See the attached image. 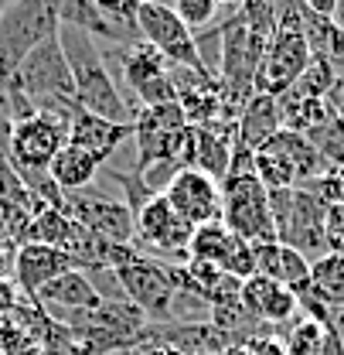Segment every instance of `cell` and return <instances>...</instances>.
<instances>
[{
  "mask_svg": "<svg viewBox=\"0 0 344 355\" xmlns=\"http://www.w3.org/2000/svg\"><path fill=\"white\" fill-rule=\"evenodd\" d=\"M58 42L65 51L69 72H72V86H75V103L79 110H89L102 120L113 123H133V110L127 106L123 92L113 83V72L106 65V55L99 51V44L92 35L79 28H58Z\"/></svg>",
  "mask_w": 344,
  "mask_h": 355,
  "instance_id": "obj_1",
  "label": "cell"
},
{
  "mask_svg": "<svg viewBox=\"0 0 344 355\" xmlns=\"http://www.w3.org/2000/svg\"><path fill=\"white\" fill-rule=\"evenodd\" d=\"M17 92H24V99L44 110V113H58V116H72V110L79 106L75 103V86H72V72H69V62H65V51L58 35L48 38L44 44H38L17 69L10 79H3Z\"/></svg>",
  "mask_w": 344,
  "mask_h": 355,
  "instance_id": "obj_2",
  "label": "cell"
},
{
  "mask_svg": "<svg viewBox=\"0 0 344 355\" xmlns=\"http://www.w3.org/2000/svg\"><path fill=\"white\" fill-rule=\"evenodd\" d=\"M133 140H136V171L140 175L154 164L191 168V123L177 103L136 110L133 113Z\"/></svg>",
  "mask_w": 344,
  "mask_h": 355,
  "instance_id": "obj_3",
  "label": "cell"
},
{
  "mask_svg": "<svg viewBox=\"0 0 344 355\" xmlns=\"http://www.w3.org/2000/svg\"><path fill=\"white\" fill-rule=\"evenodd\" d=\"M62 28L58 0H14L0 14V83Z\"/></svg>",
  "mask_w": 344,
  "mask_h": 355,
  "instance_id": "obj_4",
  "label": "cell"
},
{
  "mask_svg": "<svg viewBox=\"0 0 344 355\" xmlns=\"http://www.w3.org/2000/svg\"><path fill=\"white\" fill-rule=\"evenodd\" d=\"M269 212H273V229L280 243L293 246L310 263L327 253L324 246V212L327 209L307 188L269 191Z\"/></svg>",
  "mask_w": 344,
  "mask_h": 355,
  "instance_id": "obj_5",
  "label": "cell"
},
{
  "mask_svg": "<svg viewBox=\"0 0 344 355\" xmlns=\"http://www.w3.org/2000/svg\"><path fill=\"white\" fill-rule=\"evenodd\" d=\"M221 225L249 246L276 239L273 212H269V191L259 184V178L253 171L228 175L221 181Z\"/></svg>",
  "mask_w": 344,
  "mask_h": 355,
  "instance_id": "obj_6",
  "label": "cell"
},
{
  "mask_svg": "<svg viewBox=\"0 0 344 355\" xmlns=\"http://www.w3.org/2000/svg\"><path fill=\"white\" fill-rule=\"evenodd\" d=\"M133 24H136L140 42H147L154 51H161V55L168 58V65H174V69H194V72H208V76H215V72L205 65L194 35H191V31L184 28V21L174 14V7L143 0L140 10H136V21H133Z\"/></svg>",
  "mask_w": 344,
  "mask_h": 355,
  "instance_id": "obj_7",
  "label": "cell"
},
{
  "mask_svg": "<svg viewBox=\"0 0 344 355\" xmlns=\"http://www.w3.org/2000/svg\"><path fill=\"white\" fill-rule=\"evenodd\" d=\"M65 144H69V120L38 110L28 120L10 123L3 154L14 161L17 171H48V164Z\"/></svg>",
  "mask_w": 344,
  "mask_h": 355,
  "instance_id": "obj_8",
  "label": "cell"
},
{
  "mask_svg": "<svg viewBox=\"0 0 344 355\" xmlns=\"http://www.w3.org/2000/svg\"><path fill=\"white\" fill-rule=\"evenodd\" d=\"M116 280H120L127 301L133 308H140L143 318H154V321H171L174 318L177 287H174L168 263L150 260V257L133 250L127 257V263L116 266Z\"/></svg>",
  "mask_w": 344,
  "mask_h": 355,
  "instance_id": "obj_9",
  "label": "cell"
},
{
  "mask_svg": "<svg viewBox=\"0 0 344 355\" xmlns=\"http://www.w3.org/2000/svg\"><path fill=\"white\" fill-rule=\"evenodd\" d=\"M310 44L303 38V24H276L269 42H266V51L259 58L256 69V92H266V96H283L290 92L293 83L303 76V69L310 65Z\"/></svg>",
  "mask_w": 344,
  "mask_h": 355,
  "instance_id": "obj_10",
  "label": "cell"
},
{
  "mask_svg": "<svg viewBox=\"0 0 344 355\" xmlns=\"http://www.w3.org/2000/svg\"><path fill=\"white\" fill-rule=\"evenodd\" d=\"M191 225L181 219L168 205L164 195L150 198L136 216H133V250L150 260H188V243H191Z\"/></svg>",
  "mask_w": 344,
  "mask_h": 355,
  "instance_id": "obj_11",
  "label": "cell"
},
{
  "mask_svg": "<svg viewBox=\"0 0 344 355\" xmlns=\"http://www.w3.org/2000/svg\"><path fill=\"white\" fill-rule=\"evenodd\" d=\"M65 212L79 222L86 232L109 246H129L133 243V216L123 205V198H113L99 188H82L65 195Z\"/></svg>",
  "mask_w": 344,
  "mask_h": 355,
  "instance_id": "obj_12",
  "label": "cell"
},
{
  "mask_svg": "<svg viewBox=\"0 0 344 355\" xmlns=\"http://www.w3.org/2000/svg\"><path fill=\"white\" fill-rule=\"evenodd\" d=\"M161 195L191 229L208 225V222H221V184L215 178L194 171V168L177 171Z\"/></svg>",
  "mask_w": 344,
  "mask_h": 355,
  "instance_id": "obj_13",
  "label": "cell"
},
{
  "mask_svg": "<svg viewBox=\"0 0 344 355\" xmlns=\"http://www.w3.org/2000/svg\"><path fill=\"white\" fill-rule=\"evenodd\" d=\"M65 270H75V260L65 250L44 246V243H24L14 253V284L21 294L35 297L44 284H51L55 277H62Z\"/></svg>",
  "mask_w": 344,
  "mask_h": 355,
  "instance_id": "obj_14",
  "label": "cell"
},
{
  "mask_svg": "<svg viewBox=\"0 0 344 355\" xmlns=\"http://www.w3.org/2000/svg\"><path fill=\"white\" fill-rule=\"evenodd\" d=\"M35 301L48 318H62V321L69 314H82V311H92L96 304H102V297L96 294L92 280L86 277V270H65L62 277L44 284L35 294Z\"/></svg>",
  "mask_w": 344,
  "mask_h": 355,
  "instance_id": "obj_15",
  "label": "cell"
},
{
  "mask_svg": "<svg viewBox=\"0 0 344 355\" xmlns=\"http://www.w3.org/2000/svg\"><path fill=\"white\" fill-rule=\"evenodd\" d=\"M239 297H242V308L249 311V318H256L259 324H287L300 311V301L293 291H287L283 284H276L262 273L242 280Z\"/></svg>",
  "mask_w": 344,
  "mask_h": 355,
  "instance_id": "obj_16",
  "label": "cell"
},
{
  "mask_svg": "<svg viewBox=\"0 0 344 355\" xmlns=\"http://www.w3.org/2000/svg\"><path fill=\"white\" fill-rule=\"evenodd\" d=\"M232 147H235V123H191V168L215 178L218 184L228 178L232 168Z\"/></svg>",
  "mask_w": 344,
  "mask_h": 355,
  "instance_id": "obj_17",
  "label": "cell"
},
{
  "mask_svg": "<svg viewBox=\"0 0 344 355\" xmlns=\"http://www.w3.org/2000/svg\"><path fill=\"white\" fill-rule=\"evenodd\" d=\"M129 137H133V123H113L89 110H79V106L69 116V144L96 154L99 161H109L120 150V144H127Z\"/></svg>",
  "mask_w": 344,
  "mask_h": 355,
  "instance_id": "obj_18",
  "label": "cell"
},
{
  "mask_svg": "<svg viewBox=\"0 0 344 355\" xmlns=\"http://www.w3.org/2000/svg\"><path fill=\"white\" fill-rule=\"evenodd\" d=\"M283 130V113H280V99L266 96V92H253L249 103L242 106L239 120H235V147L256 154L259 147Z\"/></svg>",
  "mask_w": 344,
  "mask_h": 355,
  "instance_id": "obj_19",
  "label": "cell"
},
{
  "mask_svg": "<svg viewBox=\"0 0 344 355\" xmlns=\"http://www.w3.org/2000/svg\"><path fill=\"white\" fill-rule=\"evenodd\" d=\"M253 253H256V273L276 280V284H283L287 291L297 294V291H303V287L310 284V260H307L303 253H297L293 246L273 239V243L253 246Z\"/></svg>",
  "mask_w": 344,
  "mask_h": 355,
  "instance_id": "obj_20",
  "label": "cell"
},
{
  "mask_svg": "<svg viewBox=\"0 0 344 355\" xmlns=\"http://www.w3.org/2000/svg\"><path fill=\"white\" fill-rule=\"evenodd\" d=\"M102 164L106 161H99L96 154H89L82 147H75V144H65L58 154H55V161L48 164V178L55 181V188L62 191V195H69V191H82L89 188L96 175L102 171Z\"/></svg>",
  "mask_w": 344,
  "mask_h": 355,
  "instance_id": "obj_21",
  "label": "cell"
},
{
  "mask_svg": "<svg viewBox=\"0 0 344 355\" xmlns=\"http://www.w3.org/2000/svg\"><path fill=\"white\" fill-rule=\"evenodd\" d=\"M116 65H120L123 83H127L133 92H140L147 83H154V79H161V76H168V69H171L168 58H164L161 51H154L147 42L120 44V51H116Z\"/></svg>",
  "mask_w": 344,
  "mask_h": 355,
  "instance_id": "obj_22",
  "label": "cell"
},
{
  "mask_svg": "<svg viewBox=\"0 0 344 355\" xmlns=\"http://www.w3.org/2000/svg\"><path fill=\"white\" fill-rule=\"evenodd\" d=\"M242 246V239H235L221 222H208V225H198L191 232V243H188V260H201V263H212L225 273V266L232 263L235 250Z\"/></svg>",
  "mask_w": 344,
  "mask_h": 355,
  "instance_id": "obj_23",
  "label": "cell"
},
{
  "mask_svg": "<svg viewBox=\"0 0 344 355\" xmlns=\"http://www.w3.org/2000/svg\"><path fill=\"white\" fill-rule=\"evenodd\" d=\"M82 225L72 219L65 209H42L35 219H31V232H28V243H44V246H55V250H72L75 239H79Z\"/></svg>",
  "mask_w": 344,
  "mask_h": 355,
  "instance_id": "obj_24",
  "label": "cell"
},
{
  "mask_svg": "<svg viewBox=\"0 0 344 355\" xmlns=\"http://www.w3.org/2000/svg\"><path fill=\"white\" fill-rule=\"evenodd\" d=\"M310 287L331 304H344V257L341 253H324L320 260L310 263Z\"/></svg>",
  "mask_w": 344,
  "mask_h": 355,
  "instance_id": "obj_25",
  "label": "cell"
},
{
  "mask_svg": "<svg viewBox=\"0 0 344 355\" xmlns=\"http://www.w3.org/2000/svg\"><path fill=\"white\" fill-rule=\"evenodd\" d=\"M106 175L113 178L120 188H123V205L129 209V216H136L150 198H157V191L143 181V175L140 171H116V168H106Z\"/></svg>",
  "mask_w": 344,
  "mask_h": 355,
  "instance_id": "obj_26",
  "label": "cell"
},
{
  "mask_svg": "<svg viewBox=\"0 0 344 355\" xmlns=\"http://www.w3.org/2000/svg\"><path fill=\"white\" fill-rule=\"evenodd\" d=\"M174 14L184 21V28L194 35V31H205L212 21L218 17V0H174L171 3Z\"/></svg>",
  "mask_w": 344,
  "mask_h": 355,
  "instance_id": "obj_27",
  "label": "cell"
},
{
  "mask_svg": "<svg viewBox=\"0 0 344 355\" xmlns=\"http://www.w3.org/2000/svg\"><path fill=\"white\" fill-rule=\"evenodd\" d=\"M96 3V10L113 24V28H120L123 35H129V38H140L136 35V10H140V3L143 0H92Z\"/></svg>",
  "mask_w": 344,
  "mask_h": 355,
  "instance_id": "obj_28",
  "label": "cell"
},
{
  "mask_svg": "<svg viewBox=\"0 0 344 355\" xmlns=\"http://www.w3.org/2000/svg\"><path fill=\"white\" fill-rule=\"evenodd\" d=\"M324 246H327V253L344 257V202L327 205V212H324Z\"/></svg>",
  "mask_w": 344,
  "mask_h": 355,
  "instance_id": "obj_29",
  "label": "cell"
},
{
  "mask_svg": "<svg viewBox=\"0 0 344 355\" xmlns=\"http://www.w3.org/2000/svg\"><path fill=\"white\" fill-rule=\"evenodd\" d=\"M21 291H17V284L14 280H0V318H7V314H14V308H17V297Z\"/></svg>",
  "mask_w": 344,
  "mask_h": 355,
  "instance_id": "obj_30",
  "label": "cell"
},
{
  "mask_svg": "<svg viewBox=\"0 0 344 355\" xmlns=\"http://www.w3.org/2000/svg\"><path fill=\"white\" fill-rule=\"evenodd\" d=\"M14 253H17V246L0 243V280H10L14 277Z\"/></svg>",
  "mask_w": 344,
  "mask_h": 355,
  "instance_id": "obj_31",
  "label": "cell"
},
{
  "mask_svg": "<svg viewBox=\"0 0 344 355\" xmlns=\"http://www.w3.org/2000/svg\"><path fill=\"white\" fill-rule=\"evenodd\" d=\"M300 3H303V10H310V14H317V17H331L338 0H300Z\"/></svg>",
  "mask_w": 344,
  "mask_h": 355,
  "instance_id": "obj_32",
  "label": "cell"
},
{
  "mask_svg": "<svg viewBox=\"0 0 344 355\" xmlns=\"http://www.w3.org/2000/svg\"><path fill=\"white\" fill-rule=\"evenodd\" d=\"M133 355H184V352H177L171 345H147V349H136Z\"/></svg>",
  "mask_w": 344,
  "mask_h": 355,
  "instance_id": "obj_33",
  "label": "cell"
},
{
  "mask_svg": "<svg viewBox=\"0 0 344 355\" xmlns=\"http://www.w3.org/2000/svg\"><path fill=\"white\" fill-rule=\"evenodd\" d=\"M331 21H334V28H341L344 31V0L334 3V14H331Z\"/></svg>",
  "mask_w": 344,
  "mask_h": 355,
  "instance_id": "obj_34",
  "label": "cell"
},
{
  "mask_svg": "<svg viewBox=\"0 0 344 355\" xmlns=\"http://www.w3.org/2000/svg\"><path fill=\"white\" fill-rule=\"evenodd\" d=\"M218 355H249V349L246 345H228L225 352H218Z\"/></svg>",
  "mask_w": 344,
  "mask_h": 355,
  "instance_id": "obj_35",
  "label": "cell"
},
{
  "mask_svg": "<svg viewBox=\"0 0 344 355\" xmlns=\"http://www.w3.org/2000/svg\"><path fill=\"white\" fill-rule=\"evenodd\" d=\"M0 243H7V219H3V205H0Z\"/></svg>",
  "mask_w": 344,
  "mask_h": 355,
  "instance_id": "obj_36",
  "label": "cell"
},
{
  "mask_svg": "<svg viewBox=\"0 0 344 355\" xmlns=\"http://www.w3.org/2000/svg\"><path fill=\"white\" fill-rule=\"evenodd\" d=\"M10 3H14V0H0V14H3V10H7Z\"/></svg>",
  "mask_w": 344,
  "mask_h": 355,
  "instance_id": "obj_37",
  "label": "cell"
},
{
  "mask_svg": "<svg viewBox=\"0 0 344 355\" xmlns=\"http://www.w3.org/2000/svg\"><path fill=\"white\" fill-rule=\"evenodd\" d=\"M218 3H239V0H218Z\"/></svg>",
  "mask_w": 344,
  "mask_h": 355,
  "instance_id": "obj_38",
  "label": "cell"
}]
</instances>
